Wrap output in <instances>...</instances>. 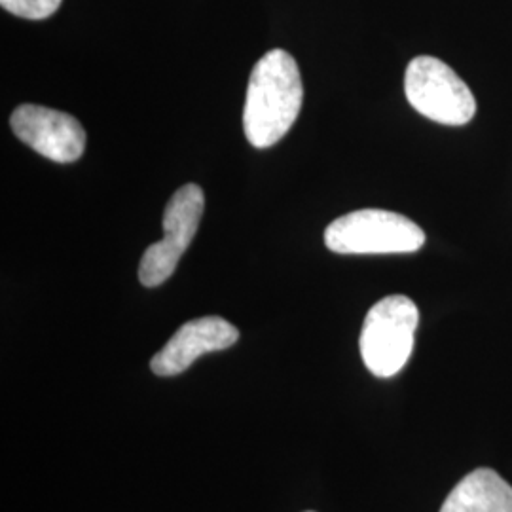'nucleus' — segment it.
Returning <instances> with one entry per match:
<instances>
[{
	"label": "nucleus",
	"mask_w": 512,
	"mask_h": 512,
	"mask_svg": "<svg viewBox=\"0 0 512 512\" xmlns=\"http://www.w3.org/2000/svg\"><path fill=\"white\" fill-rule=\"evenodd\" d=\"M406 99L421 116L442 126H465L476 112L475 95L444 61L420 55L404 74Z\"/></svg>",
	"instance_id": "nucleus-4"
},
{
	"label": "nucleus",
	"mask_w": 512,
	"mask_h": 512,
	"mask_svg": "<svg viewBox=\"0 0 512 512\" xmlns=\"http://www.w3.org/2000/svg\"><path fill=\"white\" fill-rule=\"evenodd\" d=\"M440 512H512V488L492 469H476L450 492Z\"/></svg>",
	"instance_id": "nucleus-8"
},
{
	"label": "nucleus",
	"mask_w": 512,
	"mask_h": 512,
	"mask_svg": "<svg viewBox=\"0 0 512 512\" xmlns=\"http://www.w3.org/2000/svg\"><path fill=\"white\" fill-rule=\"evenodd\" d=\"M239 340V330L226 319L209 315L184 323L171 340L160 349L150 368L156 376H177L192 365L198 357L213 351L232 348Z\"/></svg>",
	"instance_id": "nucleus-7"
},
{
	"label": "nucleus",
	"mask_w": 512,
	"mask_h": 512,
	"mask_svg": "<svg viewBox=\"0 0 512 512\" xmlns=\"http://www.w3.org/2000/svg\"><path fill=\"white\" fill-rule=\"evenodd\" d=\"M304 99L302 76L293 55L270 50L249 76L243 129L255 148L274 147L293 128Z\"/></svg>",
	"instance_id": "nucleus-1"
},
{
	"label": "nucleus",
	"mask_w": 512,
	"mask_h": 512,
	"mask_svg": "<svg viewBox=\"0 0 512 512\" xmlns=\"http://www.w3.org/2000/svg\"><path fill=\"white\" fill-rule=\"evenodd\" d=\"M0 4L18 18L40 21L54 16L61 6V0H0Z\"/></svg>",
	"instance_id": "nucleus-9"
},
{
	"label": "nucleus",
	"mask_w": 512,
	"mask_h": 512,
	"mask_svg": "<svg viewBox=\"0 0 512 512\" xmlns=\"http://www.w3.org/2000/svg\"><path fill=\"white\" fill-rule=\"evenodd\" d=\"M205 196L198 184H184L165 205L164 239L150 245L141 258L139 281L145 287H160L173 272L190 247L200 228Z\"/></svg>",
	"instance_id": "nucleus-5"
},
{
	"label": "nucleus",
	"mask_w": 512,
	"mask_h": 512,
	"mask_svg": "<svg viewBox=\"0 0 512 512\" xmlns=\"http://www.w3.org/2000/svg\"><path fill=\"white\" fill-rule=\"evenodd\" d=\"M10 126L21 143L57 164H73L86 150V131L67 112L21 105L12 112Z\"/></svg>",
	"instance_id": "nucleus-6"
},
{
	"label": "nucleus",
	"mask_w": 512,
	"mask_h": 512,
	"mask_svg": "<svg viewBox=\"0 0 512 512\" xmlns=\"http://www.w3.org/2000/svg\"><path fill=\"white\" fill-rule=\"evenodd\" d=\"M418 306L403 294L385 296L366 313L359 348L366 368L378 378L401 372L414 349Z\"/></svg>",
	"instance_id": "nucleus-3"
},
{
	"label": "nucleus",
	"mask_w": 512,
	"mask_h": 512,
	"mask_svg": "<svg viewBox=\"0 0 512 512\" xmlns=\"http://www.w3.org/2000/svg\"><path fill=\"white\" fill-rule=\"evenodd\" d=\"M425 232L414 220L384 209H361L332 220L325 245L338 255H401L416 253Z\"/></svg>",
	"instance_id": "nucleus-2"
}]
</instances>
